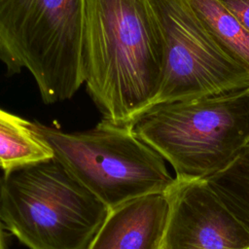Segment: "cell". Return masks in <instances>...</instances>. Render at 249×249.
<instances>
[{
    "label": "cell",
    "mask_w": 249,
    "mask_h": 249,
    "mask_svg": "<svg viewBox=\"0 0 249 249\" xmlns=\"http://www.w3.org/2000/svg\"><path fill=\"white\" fill-rule=\"evenodd\" d=\"M163 63V38L150 0H85L82 78L102 119L132 124L149 109Z\"/></svg>",
    "instance_id": "6da1fadb"
},
{
    "label": "cell",
    "mask_w": 249,
    "mask_h": 249,
    "mask_svg": "<svg viewBox=\"0 0 249 249\" xmlns=\"http://www.w3.org/2000/svg\"><path fill=\"white\" fill-rule=\"evenodd\" d=\"M109 211L53 158L0 176V221L29 249H87Z\"/></svg>",
    "instance_id": "7a4b0ae2"
},
{
    "label": "cell",
    "mask_w": 249,
    "mask_h": 249,
    "mask_svg": "<svg viewBox=\"0 0 249 249\" xmlns=\"http://www.w3.org/2000/svg\"><path fill=\"white\" fill-rule=\"evenodd\" d=\"M132 124L176 177L204 179L226 167L249 142V87L157 104Z\"/></svg>",
    "instance_id": "3957f363"
},
{
    "label": "cell",
    "mask_w": 249,
    "mask_h": 249,
    "mask_svg": "<svg viewBox=\"0 0 249 249\" xmlns=\"http://www.w3.org/2000/svg\"><path fill=\"white\" fill-rule=\"evenodd\" d=\"M85 0H0V61L27 70L42 100L71 98L83 84Z\"/></svg>",
    "instance_id": "277c9868"
},
{
    "label": "cell",
    "mask_w": 249,
    "mask_h": 249,
    "mask_svg": "<svg viewBox=\"0 0 249 249\" xmlns=\"http://www.w3.org/2000/svg\"><path fill=\"white\" fill-rule=\"evenodd\" d=\"M53 158L109 209L134 198L164 194L173 184L163 158L141 140L132 124L102 119L75 132L33 122Z\"/></svg>",
    "instance_id": "5b68a950"
},
{
    "label": "cell",
    "mask_w": 249,
    "mask_h": 249,
    "mask_svg": "<svg viewBox=\"0 0 249 249\" xmlns=\"http://www.w3.org/2000/svg\"><path fill=\"white\" fill-rule=\"evenodd\" d=\"M150 1L164 44L161 84L152 106L249 87V70L215 43L189 0Z\"/></svg>",
    "instance_id": "8992f818"
},
{
    "label": "cell",
    "mask_w": 249,
    "mask_h": 249,
    "mask_svg": "<svg viewBox=\"0 0 249 249\" xmlns=\"http://www.w3.org/2000/svg\"><path fill=\"white\" fill-rule=\"evenodd\" d=\"M160 249H249V231L205 179L175 177Z\"/></svg>",
    "instance_id": "52a82bcc"
},
{
    "label": "cell",
    "mask_w": 249,
    "mask_h": 249,
    "mask_svg": "<svg viewBox=\"0 0 249 249\" xmlns=\"http://www.w3.org/2000/svg\"><path fill=\"white\" fill-rule=\"evenodd\" d=\"M168 213L165 194H153L110 209L87 249H160Z\"/></svg>",
    "instance_id": "ba28073f"
},
{
    "label": "cell",
    "mask_w": 249,
    "mask_h": 249,
    "mask_svg": "<svg viewBox=\"0 0 249 249\" xmlns=\"http://www.w3.org/2000/svg\"><path fill=\"white\" fill-rule=\"evenodd\" d=\"M189 3L215 43L249 70V31L219 0H189Z\"/></svg>",
    "instance_id": "9c48e42d"
},
{
    "label": "cell",
    "mask_w": 249,
    "mask_h": 249,
    "mask_svg": "<svg viewBox=\"0 0 249 249\" xmlns=\"http://www.w3.org/2000/svg\"><path fill=\"white\" fill-rule=\"evenodd\" d=\"M33 123L0 109V162L3 170L53 158Z\"/></svg>",
    "instance_id": "30bf717a"
},
{
    "label": "cell",
    "mask_w": 249,
    "mask_h": 249,
    "mask_svg": "<svg viewBox=\"0 0 249 249\" xmlns=\"http://www.w3.org/2000/svg\"><path fill=\"white\" fill-rule=\"evenodd\" d=\"M204 179L249 231V142L226 167Z\"/></svg>",
    "instance_id": "8fae6325"
},
{
    "label": "cell",
    "mask_w": 249,
    "mask_h": 249,
    "mask_svg": "<svg viewBox=\"0 0 249 249\" xmlns=\"http://www.w3.org/2000/svg\"><path fill=\"white\" fill-rule=\"evenodd\" d=\"M219 2L249 31V0H219Z\"/></svg>",
    "instance_id": "7c38bea8"
},
{
    "label": "cell",
    "mask_w": 249,
    "mask_h": 249,
    "mask_svg": "<svg viewBox=\"0 0 249 249\" xmlns=\"http://www.w3.org/2000/svg\"><path fill=\"white\" fill-rule=\"evenodd\" d=\"M0 249H4V241H3L2 230H1V221H0Z\"/></svg>",
    "instance_id": "4fadbf2b"
},
{
    "label": "cell",
    "mask_w": 249,
    "mask_h": 249,
    "mask_svg": "<svg viewBox=\"0 0 249 249\" xmlns=\"http://www.w3.org/2000/svg\"><path fill=\"white\" fill-rule=\"evenodd\" d=\"M0 167H1V162H0Z\"/></svg>",
    "instance_id": "5bb4252c"
}]
</instances>
